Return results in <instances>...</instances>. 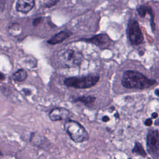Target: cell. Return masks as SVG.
Returning <instances> with one entry per match:
<instances>
[{
	"mask_svg": "<svg viewBox=\"0 0 159 159\" xmlns=\"http://www.w3.org/2000/svg\"><path fill=\"white\" fill-rule=\"evenodd\" d=\"M4 79V75L2 73H1V77H0V80L2 81Z\"/></svg>",
	"mask_w": 159,
	"mask_h": 159,
	"instance_id": "obj_21",
	"label": "cell"
},
{
	"mask_svg": "<svg viewBox=\"0 0 159 159\" xmlns=\"http://www.w3.org/2000/svg\"><path fill=\"white\" fill-rule=\"evenodd\" d=\"M114 116H115L116 118H119V114H118L117 112L116 113V114L114 115Z\"/></svg>",
	"mask_w": 159,
	"mask_h": 159,
	"instance_id": "obj_23",
	"label": "cell"
},
{
	"mask_svg": "<svg viewBox=\"0 0 159 159\" xmlns=\"http://www.w3.org/2000/svg\"><path fill=\"white\" fill-rule=\"evenodd\" d=\"M132 153L140 155L142 157H145L147 155L142 145L140 143L137 142L135 143L134 147L132 149Z\"/></svg>",
	"mask_w": 159,
	"mask_h": 159,
	"instance_id": "obj_14",
	"label": "cell"
},
{
	"mask_svg": "<svg viewBox=\"0 0 159 159\" xmlns=\"http://www.w3.org/2000/svg\"><path fill=\"white\" fill-rule=\"evenodd\" d=\"M34 0H17L16 4V8L19 12L27 13L34 7Z\"/></svg>",
	"mask_w": 159,
	"mask_h": 159,
	"instance_id": "obj_9",
	"label": "cell"
},
{
	"mask_svg": "<svg viewBox=\"0 0 159 159\" xmlns=\"http://www.w3.org/2000/svg\"><path fill=\"white\" fill-rule=\"evenodd\" d=\"M100 79L96 75H88L82 76H71L65 78L63 84L69 88L76 89H86L96 85Z\"/></svg>",
	"mask_w": 159,
	"mask_h": 159,
	"instance_id": "obj_4",
	"label": "cell"
},
{
	"mask_svg": "<svg viewBox=\"0 0 159 159\" xmlns=\"http://www.w3.org/2000/svg\"><path fill=\"white\" fill-rule=\"evenodd\" d=\"M64 129L70 138L76 143L87 141L89 135L86 129L78 122L68 119L64 123Z\"/></svg>",
	"mask_w": 159,
	"mask_h": 159,
	"instance_id": "obj_2",
	"label": "cell"
},
{
	"mask_svg": "<svg viewBox=\"0 0 159 159\" xmlns=\"http://www.w3.org/2000/svg\"><path fill=\"white\" fill-rule=\"evenodd\" d=\"M70 35V34L69 32H65V31H61L57 34H55L53 37H52L50 39L48 40V43L51 45H55L59 43H61L63 40H65L66 39L68 38Z\"/></svg>",
	"mask_w": 159,
	"mask_h": 159,
	"instance_id": "obj_10",
	"label": "cell"
},
{
	"mask_svg": "<svg viewBox=\"0 0 159 159\" xmlns=\"http://www.w3.org/2000/svg\"><path fill=\"white\" fill-rule=\"evenodd\" d=\"M27 73L24 69H19L12 75V80L16 82H22L27 78Z\"/></svg>",
	"mask_w": 159,
	"mask_h": 159,
	"instance_id": "obj_12",
	"label": "cell"
},
{
	"mask_svg": "<svg viewBox=\"0 0 159 159\" xmlns=\"http://www.w3.org/2000/svg\"><path fill=\"white\" fill-rule=\"evenodd\" d=\"M127 34L132 45H139L143 42V37L137 21L134 19L129 20L127 27Z\"/></svg>",
	"mask_w": 159,
	"mask_h": 159,
	"instance_id": "obj_5",
	"label": "cell"
},
{
	"mask_svg": "<svg viewBox=\"0 0 159 159\" xmlns=\"http://www.w3.org/2000/svg\"><path fill=\"white\" fill-rule=\"evenodd\" d=\"M128 159H131V158H128Z\"/></svg>",
	"mask_w": 159,
	"mask_h": 159,
	"instance_id": "obj_24",
	"label": "cell"
},
{
	"mask_svg": "<svg viewBox=\"0 0 159 159\" xmlns=\"http://www.w3.org/2000/svg\"><path fill=\"white\" fill-rule=\"evenodd\" d=\"M152 124V119H147L145 122V125H147V126H150Z\"/></svg>",
	"mask_w": 159,
	"mask_h": 159,
	"instance_id": "obj_18",
	"label": "cell"
},
{
	"mask_svg": "<svg viewBox=\"0 0 159 159\" xmlns=\"http://www.w3.org/2000/svg\"><path fill=\"white\" fill-rule=\"evenodd\" d=\"M155 83V80L149 79L142 73L134 70L125 71L121 79L122 86L128 89L148 88Z\"/></svg>",
	"mask_w": 159,
	"mask_h": 159,
	"instance_id": "obj_1",
	"label": "cell"
},
{
	"mask_svg": "<svg viewBox=\"0 0 159 159\" xmlns=\"http://www.w3.org/2000/svg\"><path fill=\"white\" fill-rule=\"evenodd\" d=\"M137 12L141 17H144L147 12V7L141 6L137 8Z\"/></svg>",
	"mask_w": 159,
	"mask_h": 159,
	"instance_id": "obj_15",
	"label": "cell"
},
{
	"mask_svg": "<svg viewBox=\"0 0 159 159\" xmlns=\"http://www.w3.org/2000/svg\"><path fill=\"white\" fill-rule=\"evenodd\" d=\"M58 1L59 0H55V1H53V2H49L48 4H47V6H46V7H52V6H54V5H55L58 2Z\"/></svg>",
	"mask_w": 159,
	"mask_h": 159,
	"instance_id": "obj_17",
	"label": "cell"
},
{
	"mask_svg": "<svg viewBox=\"0 0 159 159\" xmlns=\"http://www.w3.org/2000/svg\"><path fill=\"white\" fill-rule=\"evenodd\" d=\"M83 53L74 48L63 49L58 53V61L65 68H73L78 66L83 61Z\"/></svg>",
	"mask_w": 159,
	"mask_h": 159,
	"instance_id": "obj_3",
	"label": "cell"
},
{
	"mask_svg": "<svg viewBox=\"0 0 159 159\" xmlns=\"http://www.w3.org/2000/svg\"><path fill=\"white\" fill-rule=\"evenodd\" d=\"M147 148L148 153L153 158L159 157V134L158 130H151L148 133Z\"/></svg>",
	"mask_w": 159,
	"mask_h": 159,
	"instance_id": "obj_6",
	"label": "cell"
},
{
	"mask_svg": "<svg viewBox=\"0 0 159 159\" xmlns=\"http://www.w3.org/2000/svg\"><path fill=\"white\" fill-rule=\"evenodd\" d=\"M101 120L104 122H107L109 120V117L107 116H103L102 118H101Z\"/></svg>",
	"mask_w": 159,
	"mask_h": 159,
	"instance_id": "obj_19",
	"label": "cell"
},
{
	"mask_svg": "<svg viewBox=\"0 0 159 159\" xmlns=\"http://www.w3.org/2000/svg\"><path fill=\"white\" fill-rule=\"evenodd\" d=\"M81 40L88 43H93L101 49L108 48L112 44L111 39L106 34H101L91 38L82 39Z\"/></svg>",
	"mask_w": 159,
	"mask_h": 159,
	"instance_id": "obj_7",
	"label": "cell"
},
{
	"mask_svg": "<svg viewBox=\"0 0 159 159\" xmlns=\"http://www.w3.org/2000/svg\"><path fill=\"white\" fill-rule=\"evenodd\" d=\"M42 22V17H37L35 18L34 21H33V25L34 26H37L39 25L41 22Z\"/></svg>",
	"mask_w": 159,
	"mask_h": 159,
	"instance_id": "obj_16",
	"label": "cell"
},
{
	"mask_svg": "<svg viewBox=\"0 0 159 159\" xmlns=\"http://www.w3.org/2000/svg\"><path fill=\"white\" fill-rule=\"evenodd\" d=\"M155 94H156L158 96H159V89L155 90Z\"/></svg>",
	"mask_w": 159,
	"mask_h": 159,
	"instance_id": "obj_22",
	"label": "cell"
},
{
	"mask_svg": "<svg viewBox=\"0 0 159 159\" xmlns=\"http://www.w3.org/2000/svg\"><path fill=\"white\" fill-rule=\"evenodd\" d=\"M69 115L70 111L68 109L62 107H57L52 109L50 111L48 117L52 121H58L67 120Z\"/></svg>",
	"mask_w": 159,
	"mask_h": 159,
	"instance_id": "obj_8",
	"label": "cell"
},
{
	"mask_svg": "<svg viewBox=\"0 0 159 159\" xmlns=\"http://www.w3.org/2000/svg\"><path fill=\"white\" fill-rule=\"evenodd\" d=\"M22 30V29L20 24L14 23L9 27V34L14 37L17 36L21 34Z\"/></svg>",
	"mask_w": 159,
	"mask_h": 159,
	"instance_id": "obj_13",
	"label": "cell"
},
{
	"mask_svg": "<svg viewBox=\"0 0 159 159\" xmlns=\"http://www.w3.org/2000/svg\"><path fill=\"white\" fill-rule=\"evenodd\" d=\"M157 116H158V114H157V112H153V113L152 114V117L153 118H156V117H157Z\"/></svg>",
	"mask_w": 159,
	"mask_h": 159,
	"instance_id": "obj_20",
	"label": "cell"
},
{
	"mask_svg": "<svg viewBox=\"0 0 159 159\" xmlns=\"http://www.w3.org/2000/svg\"><path fill=\"white\" fill-rule=\"evenodd\" d=\"M96 100V98L94 96H78L76 98H74L73 101L75 102H79L83 103L84 106L87 107L92 106Z\"/></svg>",
	"mask_w": 159,
	"mask_h": 159,
	"instance_id": "obj_11",
	"label": "cell"
}]
</instances>
